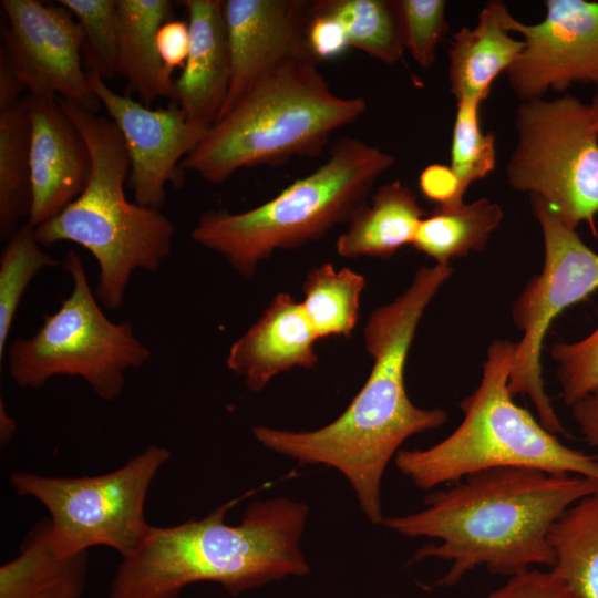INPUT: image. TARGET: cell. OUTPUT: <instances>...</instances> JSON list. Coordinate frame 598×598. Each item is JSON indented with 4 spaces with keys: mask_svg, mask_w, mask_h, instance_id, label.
<instances>
[{
    "mask_svg": "<svg viewBox=\"0 0 598 598\" xmlns=\"http://www.w3.org/2000/svg\"><path fill=\"white\" fill-rule=\"evenodd\" d=\"M169 458L168 448L150 445L105 474L62 477L16 471L10 483L19 496L32 497L47 508L50 543L59 556L106 546L124 559L151 532L145 518L147 493Z\"/></svg>",
    "mask_w": 598,
    "mask_h": 598,
    "instance_id": "obj_9",
    "label": "cell"
},
{
    "mask_svg": "<svg viewBox=\"0 0 598 598\" xmlns=\"http://www.w3.org/2000/svg\"><path fill=\"white\" fill-rule=\"evenodd\" d=\"M310 3L303 0L224 1L230 78L218 118L281 64L311 58L305 39Z\"/></svg>",
    "mask_w": 598,
    "mask_h": 598,
    "instance_id": "obj_15",
    "label": "cell"
},
{
    "mask_svg": "<svg viewBox=\"0 0 598 598\" xmlns=\"http://www.w3.org/2000/svg\"><path fill=\"white\" fill-rule=\"evenodd\" d=\"M487 598H578L551 570L532 568L516 575Z\"/></svg>",
    "mask_w": 598,
    "mask_h": 598,
    "instance_id": "obj_33",
    "label": "cell"
},
{
    "mask_svg": "<svg viewBox=\"0 0 598 598\" xmlns=\"http://www.w3.org/2000/svg\"><path fill=\"white\" fill-rule=\"evenodd\" d=\"M311 9L334 18L349 47L386 64L402 59L405 49L394 1L322 0L311 2Z\"/></svg>",
    "mask_w": 598,
    "mask_h": 598,
    "instance_id": "obj_27",
    "label": "cell"
},
{
    "mask_svg": "<svg viewBox=\"0 0 598 598\" xmlns=\"http://www.w3.org/2000/svg\"><path fill=\"white\" fill-rule=\"evenodd\" d=\"M63 267L73 288L60 308L43 316L30 338H17L8 350L9 373L22 389H40L55 375L82 378L104 401L121 395L125 372L146 363L152 352L130 321L113 322L101 310L78 252L70 249Z\"/></svg>",
    "mask_w": 598,
    "mask_h": 598,
    "instance_id": "obj_8",
    "label": "cell"
},
{
    "mask_svg": "<svg viewBox=\"0 0 598 598\" xmlns=\"http://www.w3.org/2000/svg\"><path fill=\"white\" fill-rule=\"evenodd\" d=\"M85 137L92 173L84 190L52 219L33 227L40 245L72 241L86 248L99 265L95 297L117 310L136 269L158 270L173 246L174 225L161 209L127 200L124 184L131 172L117 126L72 101L58 97Z\"/></svg>",
    "mask_w": 598,
    "mask_h": 598,
    "instance_id": "obj_5",
    "label": "cell"
},
{
    "mask_svg": "<svg viewBox=\"0 0 598 598\" xmlns=\"http://www.w3.org/2000/svg\"><path fill=\"white\" fill-rule=\"evenodd\" d=\"M31 121L29 95L0 110V237L9 239L30 216Z\"/></svg>",
    "mask_w": 598,
    "mask_h": 598,
    "instance_id": "obj_25",
    "label": "cell"
},
{
    "mask_svg": "<svg viewBox=\"0 0 598 598\" xmlns=\"http://www.w3.org/2000/svg\"><path fill=\"white\" fill-rule=\"evenodd\" d=\"M529 197L543 233L545 259L542 272L527 282L513 303L512 318L523 336L516 342L508 389L513 396L522 394L532 401L546 430L566 434L544 388L542 348L553 320L598 290V254L544 200Z\"/></svg>",
    "mask_w": 598,
    "mask_h": 598,
    "instance_id": "obj_11",
    "label": "cell"
},
{
    "mask_svg": "<svg viewBox=\"0 0 598 598\" xmlns=\"http://www.w3.org/2000/svg\"><path fill=\"white\" fill-rule=\"evenodd\" d=\"M87 576V551L59 556L50 543V519L35 523L19 554L0 567V598H79Z\"/></svg>",
    "mask_w": 598,
    "mask_h": 598,
    "instance_id": "obj_21",
    "label": "cell"
},
{
    "mask_svg": "<svg viewBox=\"0 0 598 598\" xmlns=\"http://www.w3.org/2000/svg\"><path fill=\"white\" fill-rule=\"evenodd\" d=\"M597 491L595 477L499 467L432 492L425 508L384 518L382 525L409 538L441 540L417 548L412 560L451 563L433 585L451 587L480 566L508 577L539 565L551 568V526L571 505Z\"/></svg>",
    "mask_w": 598,
    "mask_h": 598,
    "instance_id": "obj_2",
    "label": "cell"
},
{
    "mask_svg": "<svg viewBox=\"0 0 598 598\" xmlns=\"http://www.w3.org/2000/svg\"><path fill=\"white\" fill-rule=\"evenodd\" d=\"M317 65L298 58L267 74L207 130L181 167L220 184L241 168L318 156L367 103L336 94Z\"/></svg>",
    "mask_w": 598,
    "mask_h": 598,
    "instance_id": "obj_4",
    "label": "cell"
},
{
    "mask_svg": "<svg viewBox=\"0 0 598 598\" xmlns=\"http://www.w3.org/2000/svg\"><path fill=\"white\" fill-rule=\"evenodd\" d=\"M24 90L7 56L0 51V110L18 103Z\"/></svg>",
    "mask_w": 598,
    "mask_h": 598,
    "instance_id": "obj_38",
    "label": "cell"
},
{
    "mask_svg": "<svg viewBox=\"0 0 598 598\" xmlns=\"http://www.w3.org/2000/svg\"><path fill=\"white\" fill-rule=\"evenodd\" d=\"M245 496L204 518L152 526L142 546L122 559L107 598H178L187 586L202 581L237 596L286 577L307 576L310 566L300 542L308 505L288 497L256 501L238 525L227 524V512Z\"/></svg>",
    "mask_w": 598,
    "mask_h": 598,
    "instance_id": "obj_3",
    "label": "cell"
},
{
    "mask_svg": "<svg viewBox=\"0 0 598 598\" xmlns=\"http://www.w3.org/2000/svg\"><path fill=\"white\" fill-rule=\"evenodd\" d=\"M589 107L598 134V85H596V92L592 96Z\"/></svg>",
    "mask_w": 598,
    "mask_h": 598,
    "instance_id": "obj_40",
    "label": "cell"
},
{
    "mask_svg": "<svg viewBox=\"0 0 598 598\" xmlns=\"http://www.w3.org/2000/svg\"><path fill=\"white\" fill-rule=\"evenodd\" d=\"M503 217L501 205L487 197L440 204L421 220L411 246L435 264L450 265L471 251H483Z\"/></svg>",
    "mask_w": 598,
    "mask_h": 598,
    "instance_id": "obj_23",
    "label": "cell"
},
{
    "mask_svg": "<svg viewBox=\"0 0 598 598\" xmlns=\"http://www.w3.org/2000/svg\"><path fill=\"white\" fill-rule=\"evenodd\" d=\"M509 13L499 0L485 3L473 28L453 33L448 50V82L455 100L487 99L494 80L506 72L524 49L505 27Z\"/></svg>",
    "mask_w": 598,
    "mask_h": 598,
    "instance_id": "obj_19",
    "label": "cell"
},
{
    "mask_svg": "<svg viewBox=\"0 0 598 598\" xmlns=\"http://www.w3.org/2000/svg\"><path fill=\"white\" fill-rule=\"evenodd\" d=\"M58 3L66 8L81 27L86 71L96 73L104 81L118 75L116 0H58Z\"/></svg>",
    "mask_w": 598,
    "mask_h": 598,
    "instance_id": "obj_30",
    "label": "cell"
},
{
    "mask_svg": "<svg viewBox=\"0 0 598 598\" xmlns=\"http://www.w3.org/2000/svg\"><path fill=\"white\" fill-rule=\"evenodd\" d=\"M317 340L301 302L280 292L231 344L226 364L250 391L259 392L279 373L313 368Z\"/></svg>",
    "mask_w": 598,
    "mask_h": 598,
    "instance_id": "obj_17",
    "label": "cell"
},
{
    "mask_svg": "<svg viewBox=\"0 0 598 598\" xmlns=\"http://www.w3.org/2000/svg\"><path fill=\"white\" fill-rule=\"evenodd\" d=\"M516 344H489L481 382L461 401L463 421L447 437L429 448L396 453L395 466L417 488L432 489L499 467L598 478V455L565 445L513 401L508 380Z\"/></svg>",
    "mask_w": 598,
    "mask_h": 598,
    "instance_id": "obj_7",
    "label": "cell"
},
{
    "mask_svg": "<svg viewBox=\"0 0 598 598\" xmlns=\"http://www.w3.org/2000/svg\"><path fill=\"white\" fill-rule=\"evenodd\" d=\"M545 18L526 24L506 16L505 27L523 37L524 49L506 70L522 101L563 92L573 83L598 85V1L546 0Z\"/></svg>",
    "mask_w": 598,
    "mask_h": 598,
    "instance_id": "obj_13",
    "label": "cell"
},
{
    "mask_svg": "<svg viewBox=\"0 0 598 598\" xmlns=\"http://www.w3.org/2000/svg\"><path fill=\"white\" fill-rule=\"evenodd\" d=\"M120 70L127 92L136 93L150 107L161 97L175 100V82L158 54L156 37L171 16L168 0H116Z\"/></svg>",
    "mask_w": 598,
    "mask_h": 598,
    "instance_id": "obj_20",
    "label": "cell"
},
{
    "mask_svg": "<svg viewBox=\"0 0 598 598\" xmlns=\"http://www.w3.org/2000/svg\"><path fill=\"white\" fill-rule=\"evenodd\" d=\"M515 128L509 186L544 200L569 228L585 223L597 235L598 134L589 104L568 94L522 102Z\"/></svg>",
    "mask_w": 598,
    "mask_h": 598,
    "instance_id": "obj_10",
    "label": "cell"
},
{
    "mask_svg": "<svg viewBox=\"0 0 598 598\" xmlns=\"http://www.w3.org/2000/svg\"><path fill=\"white\" fill-rule=\"evenodd\" d=\"M548 539L555 553L550 570L578 598H598V491L571 505Z\"/></svg>",
    "mask_w": 598,
    "mask_h": 598,
    "instance_id": "obj_24",
    "label": "cell"
},
{
    "mask_svg": "<svg viewBox=\"0 0 598 598\" xmlns=\"http://www.w3.org/2000/svg\"><path fill=\"white\" fill-rule=\"evenodd\" d=\"M570 408L584 440L588 445L598 448V388Z\"/></svg>",
    "mask_w": 598,
    "mask_h": 598,
    "instance_id": "obj_37",
    "label": "cell"
},
{
    "mask_svg": "<svg viewBox=\"0 0 598 598\" xmlns=\"http://www.w3.org/2000/svg\"><path fill=\"white\" fill-rule=\"evenodd\" d=\"M305 39L308 53L317 63L339 56L349 47L342 25L334 18L313 11L311 3Z\"/></svg>",
    "mask_w": 598,
    "mask_h": 598,
    "instance_id": "obj_34",
    "label": "cell"
},
{
    "mask_svg": "<svg viewBox=\"0 0 598 598\" xmlns=\"http://www.w3.org/2000/svg\"><path fill=\"white\" fill-rule=\"evenodd\" d=\"M158 54L168 73L175 68H184L189 51L190 34L188 23L167 20L157 32Z\"/></svg>",
    "mask_w": 598,
    "mask_h": 598,
    "instance_id": "obj_35",
    "label": "cell"
},
{
    "mask_svg": "<svg viewBox=\"0 0 598 598\" xmlns=\"http://www.w3.org/2000/svg\"><path fill=\"white\" fill-rule=\"evenodd\" d=\"M419 186L422 194L436 205L463 202L458 196V182L451 166H426L420 174Z\"/></svg>",
    "mask_w": 598,
    "mask_h": 598,
    "instance_id": "obj_36",
    "label": "cell"
},
{
    "mask_svg": "<svg viewBox=\"0 0 598 598\" xmlns=\"http://www.w3.org/2000/svg\"><path fill=\"white\" fill-rule=\"evenodd\" d=\"M59 261L45 254L25 221L8 239L0 259V360L20 301L34 276Z\"/></svg>",
    "mask_w": 598,
    "mask_h": 598,
    "instance_id": "obj_28",
    "label": "cell"
},
{
    "mask_svg": "<svg viewBox=\"0 0 598 598\" xmlns=\"http://www.w3.org/2000/svg\"><path fill=\"white\" fill-rule=\"evenodd\" d=\"M86 76L124 140L134 202L161 209L166 184L183 185L181 163L209 127L189 122L175 101L165 109L151 110L131 95L113 91L96 73L86 71Z\"/></svg>",
    "mask_w": 598,
    "mask_h": 598,
    "instance_id": "obj_14",
    "label": "cell"
},
{
    "mask_svg": "<svg viewBox=\"0 0 598 598\" xmlns=\"http://www.w3.org/2000/svg\"><path fill=\"white\" fill-rule=\"evenodd\" d=\"M190 34L183 72L175 81V102L186 118L210 127L229 87V52L223 0H184Z\"/></svg>",
    "mask_w": 598,
    "mask_h": 598,
    "instance_id": "obj_18",
    "label": "cell"
},
{
    "mask_svg": "<svg viewBox=\"0 0 598 598\" xmlns=\"http://www.w3.org/2000/svg\"><path fill=\"white\" fill-rule=\"evenodd\" d=\"M452 274L451 265L421 267L400 296L370 315L364 344L373 365L339 417L313 431L252 427L255 439L266 448L302 464H323L339 471L372 524L383 523L381 481L402 443L440 427L448 419L441 409H421L412 403L404 371L424 311Z\"/></svg>",
    "mask_w": 598,
    "mask_h": 598,
    "instance_id": "obj_1",
    "label": "cell"
},
{
    "mask_svg": "<svg viewBox=\"0 0 598 598\" xmlns=\"http://www.w3.org/2000/svg\"><path fill=\"white\" fill-rule=\"evenodd\" d=\"M362 275L332 264L311 269L303 281L301 305L318 339L350 337L359 319Z\"/></svg>",
    "mask_w": 598,
    "mask_h": 598,
    "instance_id": "obj_26",
    "label": "cell"
},
{
    "mask_svg": "<svg viewBox=\"0 0 598 598\" xmlns=\"http://www.w3.org/2000/svg\"><path fill=\"white\" fill-rule=\"evenodd\" d=\"M481 104L472 99L456 101L450 166L457 178L461 199L473 183L486 177L496 165V136L481 128Z\"/></svg>",
    "mask_w": 598,
    "mask_h": 598,
    "instance_id": "obj_29",
    "label": "cell"
},
{
    "mask_svg": "<svg viewBox=\"0 0 598 598\" xmlns=\"http://www.w3.org/2000/svg\"><path fill=\"white\" fill-rule=\"evenodd\" d=\"M339 236L336 249L346 258L386 259L411 245L426 216L415 194L400 181L382 185Z\"/></svg>",
    "mask_w": 598,
    "mask_h": 598,
    "instance_id": "obj_22",
    "label": "cell"
},
{
    "mask_svg": "<svg viewBox=\"0 0 598 598\" xmlns=\"http://www.w3.org/2000/svg\"><path fill=\"white\" fill-rule=\"evenodd\" d=\"M32 206L37 227L56 216L86 187L92 156L80 128L58 97L29 94Z\"/></svg>",
    "mask_w": 598,
    "mask_h": 598,
    "instance_id": "obj_16",
    "label": "cell"
},
{
    "mask_svg": "<svg viewBox=\"0 0 598 598\" xmlns=\"http://www.w3.org/2000/svg\"><path fill=\"white\" fill-rule=\"evenodd\" d=\"M17 430L16 420L7 412L3 400H0V442L6 446Z\"/></svg>",
    "mask_w": 598,
    "mask_h": 598,
    "instance_id": "obj_39",
    "label": "cell"
},
{
    "mask_svg": "<svg viewBox=\"0 0 598 598\" xmlns=\"http://www.w3.org/2000/svg\"><path fill=\"white\" fill-rule=\"evenodd\" d=\"M564 403L571 406L598 388V327L576 342H558L550 350Z\"/></svg>",
    "mask_w": 598,
    "mask_h": 598,
    "instance_id": "obj_32",
    "label": "cell"
},
{
    "mask_svg": "<svg viewBox=\"0 0 598 598\" xmlns=\"http://www.w3.org/2000/svg\"><path fill=\"white\" fill-rule=\"evenodd\" d=\"M394 163L395 157L380 147L344 136L321 166L260 206L237 214L203 213L192 239L251 278L276 250L299 247L349 224L368 204L375 181Z\"/></svg>",
    "mask_w": 598,
    "mask_h": 598,
    "instance_id": "obj_6",
    "label": "cell"
},
{
    "mask_svg": "<svg viewBox=\"0 0 598 598\" xmlns=\"http://www.w3.org/2000/svg\"><path fill=\"white\" fill-rule=\"evenodd\" d=\"M404 49L423 69L436 60V49L448 30L444 0H393Z\"/></svg>",
    "mask_w": 598,
    "mask_h": 598,
    "instance_id": "obj_31",
    "label": "cell"
},
{
    "mask_svg": "<svg viewBox=\"0 0 598 598\" xmlns=\"http://www.w3.org/2000/svg\"><path fill=\"white\" fill-rule=\"evenodd\" d=\"M1 6L8 24L0 51L24 89L97 113L102 104L82 66L84 37L73 14L59 3L37 0H2Z\"/></svg>",
    "mask_w": 598,
    "mask_h": 598,
    "instance_id": "obj_12",
    "label": "cell"
}]
</instances>
